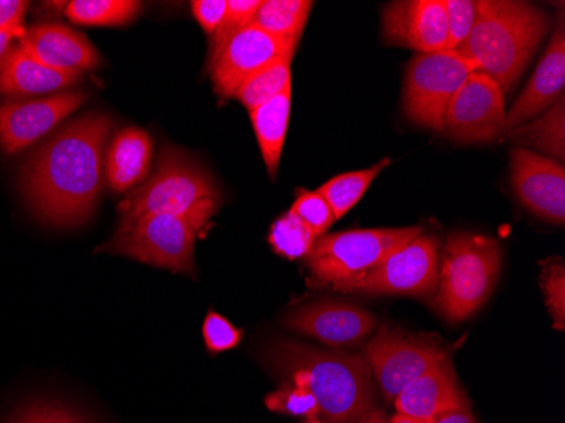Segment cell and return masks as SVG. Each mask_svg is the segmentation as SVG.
Masks as SVG:
<instances>
[{
  "label": "cell",
  "instance_id": "6da1fadb",
  "mask_svg": "<svg viewBox=\"0 0 565 423\" xmlns=\"http://www.w3.org/2000/svg\"><path fill=\"white\" fill-rule=\"evenodd\" d=\"M110 130L109 116L92 113L63 127L31 156L21 187L41 221L70 228L90 218L104 184Z\"/></svg>",
  "mask_w": 565,
  "mask_h": 423
},
{
  "label": "cell",
  "instance_id": "7a4b0ae2",
  "mask_svg": "<svg viewBox=\"0 0 565 423\" xmlns=\"http://www.w3.org/2000/svg\"><path fill=\"white\" fill-rule=\"evenodd\" d=\"M285 383L316 396L327 423H359L376 409L374 377L364 358L278 340L263 356Z\"/></svg>",
  "mask_w": 565,
  "mask_h": 423
},
{
  "label": "cell",
  "instance_id": "3957f363",
  "mask_svg": "<svg viewBox=\"0 0 565 423\" xmlns=\"http://www.w3.org/2000/svg\"><path fill=\"white\" fill-rule=\"evenodd\" d=\"M544 11L526 2L479 0L478 18L468 40L456 53L510 92L547 33Z\"/></svg>",
  "mask_w": 565,
  "mask_h": 423
},
{
  "label": "cell",
  "instance_id": "277c9868",
  "mask_svg": "<svg viewBox=\"0 0 565 423\" xmlns=\"http://www.w3.org/2000/svg\"><path fill=\"white\" fill-rule=\"evenodd\" d=\"M218 210V200H203L186 214H151L117 229L100 253L119 254L182 275H195L193 250L203 225Z\"/></svg>",
  "mask_w": 565,
  "mask_h": 423
},
{
  "label": "cell",
  "instance_id": "5b68a950",
  "mask_svg": "<svg viewBox=\"0 0 565 423\" xmlns=\"http://www.w3.org/2000/svg\"><path fill=\"white\" fill-rule=\"evenodd\" d=\"M501 269V246L479 234H452L440 261L435 310L449 322H462L490 298Z\"/></svg>",
  "mask_w": 565,
  "mask_h": 423
},
{
  "label": "cell",
  "instance_id": "8992f818",
  "mask_svg": "<svg viewBox=\"0 0 565 423\" xmlns=\"http://www.w3.org/2000/svg\"><path fill=\"white\" fill-rule=\"evenodd\" d=\"M422 232V228L354 229L322 235L305 257L310 283L351 294L359 279Z\"/></svg>",
  "mask_w": 565,
  "mask_h": 423
},
{
  "label": "cell",
  "instance_id": "52a82bcc",
  "mask_svg": "<svg viewBox=\"0 0 565 423\" xmlns=\"http://www.w3.org/2000/svg\"><path fill=\"white\" fill-rule=\"evenodd\" d=\"M214 178L185 152L168 145L158 168L119 203V228L151 214H186L203 200H218Z\"/></svg>",
  "mask_w": 565,
  "mask_h": 423
},
{
  "label": "cell",
  "instance_id": "ba28073f",
  "mask_svg": "<svg viewBox=\"0 0 565 423\" xmlns=\"http://www.w3.org/2000/svg\"><path fill=\"white\" fill-rule=\"evenodd\" d=\"M478 66L456 51L418 53L405 75L403 104L409 120L443 133L450 101Z\"/></svg>",
  "mask_w": 565,
  "mask_h": 423
},
{
  "label": "cell",
  "instance_id": "9c48e42d",
  "mask_svg": "<svg viewBox=\"0 0 565 423\" xmlns=\"http://www.w3.org/2000/svg\"><path fill=\"white\" fill-rule=\"evenodd\" d=\"M363 358L384 399L395 402L412 381L449 359V351L435 337L383 326L367 343Z\"/></svg>",
  "mask_w": 565,
  "mask_h": 423
},
{
  "label": "cell",
  "instance_id": "30bf717a",
  "mask_svg": "<svg viewBox=\"0 0 565 423\" xmlns=\"http://www.w3.org/2000/svg\"><path fill=\"white\" fill-rule=\"evenodd\" d=\"M439 269V240L422 232L359 279L351 294L427 297L437 289Z\"/></svg>",
  "mask_w": 565,
  "mask_h": 423
},
{
  "label": "cell",
  "instance_id": "8fae6325",
  "mask_svg": "<svg viewBox=\"0 0 565 423\" xmlns=\"http://www.w3.org/2000/svg\"><path fill=\"white\" fill-rule=\"evenodd\" d=\"M298 44L279 40L258 25H247L212 44L211 68L215 92L222 98L234 97L241 85L279 59H294Z\"/></svg>",
  "mask_w": 565,
  "mask_h": 423
},
{
  "label": "cell",
  "instance_id": "7c38bea8",
  "mask_svg": "<svg viewBox=\"0 0 565 423\" xmlns=\"http://www.w3.org/2000/svg\"><path fill=\"white\" fill-rule=\"evenodd\" d=\"M504 92L481 72L471 73L450 101L444 130L457 142H491L504 130Z\"/></svg>",
  "mask_w": 565,
  "mask_h": 423
},
{
  "label": "cell",
  "instance_id": "4fadbf2b",
  "mask_svg": "<svg viewBox=\"0 0 565 423\" xmlns=\"http://www.w3.org/2000/svg\"><path fill=\"white\" fill-rule=\"evenodd\" d=\"M511 183L523 205L552 224L565 221L564 165L530 149H513L510 156Z\"/></svg>",
  "mask_w": 565,
  "mask_h": 423
},
{
  "label": "cell",
  "instance_id": "5bb4252c",
  "mask_svg": "<svg viewBox=\"0 0 565 423\" xmlns=\"http://www.w3.org/2000/svg\"><path fill=\"white\" fill-rule=\"evenodd\" d=\"M85 98L84 92H65L38 101L6 102L0 105V146L8 155H15L34 145L75 113Z\"/></svg>",
  "mask_w": 565,
  "mask_h": 423
},
{
  "label": "cell",
  "instance_id": "9a60e30c",
  "mask_svg": "<svg viewBox=\"0 0 565 423\" xmlns=\"http://www.w3.org/2000/svg\"><path fill=\"white\" fill-rule=\"evenodd\" d=\"M282 324L294 332L313 337L332 348H348L366 340L376 327V319L355 305L323 300L288 311Z\"/></svg>",
  "mask_w": 565,
  "mask_h": 423
},
{
  "label": "cell",
  "instance_id": "2e32d148",
  "mask_svg": "<svg viewBox=\"0 0 565 423\" xmlns=\"http://www.w3.org/2000/svg\"><path fill=\"white\" fill-rule=\"evenodd\" d=\"M384 41L420 53H443L449 43L446 0H405L383 11Z\"/></svg>",
  "mask_w": 565,
  "mask_h": 423
},
{
  "label": "cell",
  "instance_id": "e0dca14e",
  "mask_svg": "<svg viewBox=\"0 0 565 423\" xmlns=\"http://www.w3.org/2000/svg\"><path fill=\"white\" fill-rule=\"evenodd\" d=\"M395 406L402 415L427 422L450 412H471V402L457 380L450 358L412 381L396 396Z\"/></svg>",
  "mask_w": 565,
  "mask_h": 423
},
{
  "label": "cell",
  "instance_id": "ac0fdd59",
  "mask_svg": "<svg viewBox=\"0 0 565 423\" xmlns=\"http://www.w3.org/2000/svg\"><path fill=\"white\" fill-rule=\"evenodd\" d=\"M565 84V33L564 15L558 19L557 30L548 43L544 59L541 60L529 85L511 107L504 119V130L511 133L526 120L545 113L558 98L564 97Z\"/></svg>",
  "mask_w": 565,
  "mask_h": 423
},
{
  "label": "cell",
  "instance_id": "d6986e66",
  "mask_svg": "<svg viewBox=\"0 0 565 423\" xmlns=\"http://www.w3.org/2000/svg\"><path fill=\"white\" fill-rule=\"evenodd\" d=\"M19 46L43 65L60 72L84 73L97 68L100 63L97 50L84 34L70 30L68 25L47 22L25 31Z\"/></svg>",
  "mask_w": 565,
  "mask_h": 423
},
{
  "label": "cell",
  "instance_id": "ffe728a7",
  "mask_svg": "<svg viewBox=\"0 0 565 423\" xmlns=\"http://www.w3.org/2000/svg\"><path fill=\"white\" fill-rule=\"evenodd\" d=\"M81 73L60 72L38 62L21 46L11 47L0 65V94L8 97H30L72 87Z\"/></svg>",
  "mask_w": 565,
  "mask_h": 423
},
{
  "label": "cell",
  "instance_id": "44dd1931",
  "mask_svg": "<svg viewBox=\"0 0 565 423\" xmlns=\"http://www.w3.org/2000/svg\"><path fill=\"white\" fill-rule=\"evenodd\" d=\"M151 136L139 127L119 130L110 142L104 161L107 183L116 193L135 189L148 177L151 168Z\"/></svg>",
  "mask_w": 565,
  "mask_h": 423
},
{
  "label": "cell",
  "instance_id": "7402d4cb",
  "mask_svg": "<svg viewBox=\"0 0 565 423\" xmlns=\"http://www.w3.org/2000/svg\"><path fill=\"white\" fill-rule=\"evenodd\" d=\"M290 109L291 91H287L273 101L259 105L258 109L250 110L254 133L258 138L263 160H265L271 178H276V173H278L282 146L287 139Z\"/></svg>",
  "mask_w": 565,
  "mask_h": 423
},
{
  "label": "cell",
  "instance_id": "603a6c76",
  "mask_svg": "<svg viewBox=\"0 0 565 423\" xmlns=\"http://www.w3.org/2000/svg\"><path fill=\"white\" fill-rule=\"evenodd\" d=\"M510 141L515 145L533 146L552 156V160L564 161L565 158V102L558 98L544 116L525 127L508 133Z\"/></svg>",
  "mask_w": 565,
  "mask_h": 423
},
{
  "label": "cell",
  "instance_id": "cb8c5ba5",
  "mask_svg": "<svg viewBox=\"0 0 565 423\" xmlns=\"http://www.w3.org/2000/svg\"><path fill=\"white\" fill-rule=\"evenodd\" d=\"M312 8L310 0H262L253 24L271 36L298 44Z\"/></svg>",
  "mask_w": 565,
  "mask_h": 423
},
{
  "label": "cell",
  "instance_id": "d4e9b609",
  "mask_svg": "<svg viewBox=\"0 0 565 423\" xmlns=\"http://www.w3.org/2000/svg\"><path fill=\"white\" fill-rule=\"evenodd\" d=\"M390 163H392V160L386 158V160L380 161V163L366 168V170L338 175V177H333L332 180L320 187L319 193L329 203L335 221L344 218L349 210L358 205L359 200L363 199L364 193L367 192L371 183L376 180L377 175L384 168L390 167Z\"/></svg>",
  "mask_w": 565,
  "mask_h": 423
},
{
  "label": "cell",
  "instance_id": "484cf974",
  "mask_svg": "<svg viewBox=\"0 0 565 423\" xmlns=\"http://www.w3.org/2000/svg\"><path fill=\"white\" fill-rule=\"evenodd\" d=\"M135 0H72L65 8L66 18L82 25H124L141 12Z\"/></svg>",
  "mask_w": 565,
  "mask_h": 423
},
{
  "label": "cell",
  "instance_id": "4316f807",
  "mask_svg": "<svg viewBox=\"0 0 565 423\" xmlns=\"http://www.w3.org/2000/svg\"><path fill=\"white\" fill-rule=\"evenodd\" d=\"M290 65L291 59L276 60L262 72L247 78L234 97L250 113V110L258 109L259 105L291 91Z\"/></svg>",
  "mask_w": 565,
  "mask_h": 423
},
{
  "label": "cell",
  "instance_id": "83f0119b",
  "mask_svg": "<svg viewBox=\"0 0 565 423\" xmlns=\"http://www.w3.org/2000/svg\"><path fill=\"white\" fill-rule=\"evenodd\" d=\"M317 240L319 237L291 212L281 215L269 229V246L279 256L291 261L307 257Z\"/></svg>",
  "mask_w": 565,
  "mask_h": 423
},
{
  "label": "cell",
  "instance_id": "f1b7e54d",
  "mask_svg": "<svg viewBox=\"0 0 565 423\" xmlns=\"http://www.w3.org/2000/svg\"><path fill=\"white\" fill-rule=\"evenodd\" d=\"M266 409L269 412L282 413V415L307 416L317 419L320 415V405L310 391L305 388L282 383L279 390L273 391L266 396Z\"/></svg>",
  "mask_w": 565,
  "mask_h": 423
},
{
  "label": "cell",
  "instance_id": "f546056e",
  "mask_svg": "<svg viewBox=\"0 0 565 423\" xmlns=\"http://www.w3.org/2000/svg\"><path fill=\"white\" fill-rule=\"evenodd\" d=\"M541 285L545 304L557 330L565 327V266L562 260L545 261Z\"/></svg>",
  "mask_w": 565,
  "mask_h": 423
},
{
  "label": "cell",
  "instance_id": "4dcf8cb0",
  "mask_svg": "<svg viewBox=\"0 0 565 423\" xmlns=\"http://www.w3.org/2000/svg\"><path fill=\"white\" fill-rule=\"evenodd\" d=\"M295 218L300 219L317 237H322L327 229L335 222L332 209L319 192H303L295 200L290 209Z\"/></svg>",
  "mask_w": 565,
  "mask_h": 423
},
{
  "label": "cell",
  "instance_id": "1f68e13d",
  "mask_svg": "<svg viewBox=\"0 0 565 423\" xmlns=\"http://www.w3.org/2000/svg\"><path fill=\"white\" fill-rule=\"evenodd\" d=\"M449 43L447 51H457L468 40L478 18L476 0H446Z\"/></svg>",
  "mask_w": 565,
  "mask_h": 423
},
{
  "label": "cell",
  "instance_id": "d6a6232c",
  "mask_svg": "<svg viewBox=\"0 0 565 423\" xmlns=\"http://www.w3.org/2000/svg\"><path fill=\"white\" fill-rule=\"evenodd\" d=\"M203 340L209 351L224 352L237 348L243 340V330L234 327L225 317L217 311H209L202 327Z\"/></svg>",
  "mask_w": 565,
  "mask_h": 423
},
{
  "label": "cell",
  "instance_id": "836d02e7",
  "mask_svg": "<svg viewBox=\"0 0 565 423\" xmlns=\"http://www.w3.org/2000/svg\"><path fill=\"white\" fill-rule=\"evenodd\" d=\"M262 0H227V14L221 30L212 36V44L221 43L228 34L253 24Z\"/></svg>",
  "mask_w": 565,
  "mask_h": 423
},
{
  "label": "cell",
  "instance_id": "e575fe53",
  "mask_svg": "<svg viewBox=\"0 0 565 423\" xmlns=\"http://www.w3.org/2000/svg\"><path fill=\"white\" fill-rule=\"evenodd\" d=\"M192 12L202 30L214 36L224 24L227 0H193Z\"/></svg>",
  "mask_w": 565,
  "mask_h": 423
},
{
  "label": "cell",
  "instance_id": "d590c367",
  "mask_svg": "<svg viewBox=\"0 0 565 423\" xmlns=\"http://www.w3.org/2000/svg\"><path fill=\"white\" fill-rule=\"evenodd\" d=\"M28 2L24 0H0V30L22 28Z\"/></svg>",
  "mask_w": 565,
  "mask_h": 423
},
{
  "label": "cell",
  "instance_id": "8d00e7d4",
  "mask_svg": "<svg viewBox=\"0 0 565 423\" xmlns=\"http://www.w3.org/2000/svg\"><path fill=\"white\" fill-rule=\"evenodd\" d=\"M41 413H43V423H87L78 413L60 403L41 402Z\"/></svg>",
  "mask_w": 565,
  "mask_h": 423
},
{
  "label": "cell",
  "instance_id": "74e56055",
  "mask_svg": "<svg viewBox=\"0 0 565 423\" xmlns=\"http://www.w3.org/2000/svg\"><path fill=\"white\" fill-rule=\"evenodd\" d=\"M24 25H22V28H9V30H0V65H2V62H4L9 50H11L12 41L24 36Z\"/></svg>",
  "mask_w": 565,
  "mask_h": 423
},
{
  "label": "cell",
  "instance_id": "f35d334b",
  "mask_svg": "<svg viewBox=\"0 0 565 423\" xmlns=\"http://www.w3.org/2000/svg\"><path fill=\"white\" fill-rule=\"evenodd\" d=\"M11 423H43V413H41V402L30 403L24 409L19 410L18 415Z\"/></svg>",
  "mask_w": 565,
  "mask_h": 423
},
{
  "label": "cell",
  "instance_id": "ab89813d",
  "mask_svg": "<svg viewBox=\"0 0 565 423\" xmlns=\"http://www.w3.org/2000/svg\"><path fill=\"white\" fill-rule=\"evenodd\" d=\"M431 423H478L471 412H450L446 415L437 416Z\"/></svg>",
  "mask_w": 565,
  "mask_h": 423
},
{
  "label": "cell",
  "instance_id": "60d3db41",
  "mask_svg": "<svg viewBox=\"0 0 565 423\" xmlns=\"http://www.w3.org/2000/svg\"><path fill=\"white\" fill-rule=\"evenodd\" d=\"M359 423H388V419L384 416L381 410L374 409L371 410L370 413H366L363 419L359 420Z\"/></svg>",
  "mask_w": 565,
  "mask_h": 423
},
{
  "label": "cell",
  "instance_id": "b9f144b4",
  "mask_svg": "<svg viewBox=\"0 0 565 423\" xmlns=\"http://www.w3.org/2000/svg\"><path fill=\"white\" fill-rule=\"evenodd\" d=\"M388 423H431L427 422V420L414 419V416L402 415V413H396L392 419L388 420Z\"/></svg>",
  "mask_w": 565,
  "mask_h": 423
},
{
  "label": "cell",
  "instance_id": "7bdbcfd3",
  "mask_svg": "<svg viewBox=\"0 0 565 423\" xmlns=\"http://www.w3.org/2000/svg\"><path fill=\"white\" fill-rule=\"evenodd\" d=\"M305 423H327V422H322V420H319V419H308L307 422Z\"/></svg>",
  "mask_w": 565,
  "mask_h": 423
}]
</instances>
